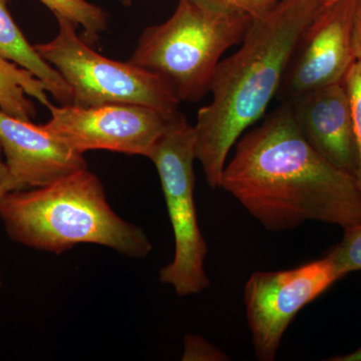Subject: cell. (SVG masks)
I'll return each instance as SVG.
<instances>
[{"instance_id": "ffe728a7", "label": "cell", "mask_w": 361, "mask_h": 361, "mask_svg": "<svg viewBox=\"0 0 361 361\" xmlns=\"http://www.w3.org/2000/svg\"><path fill=\"white\" fill-rule=\"evenodd\" d=\"M353 45L356 61H361V0H356L355 2Z\"/></svg>"}, {"instance_id": "44dd1931", "label": "cell", "mask_w": 361, "mask_h": 361, "mask_svg": "<svg viewBox=\"0 0 361 361\" xmlns=\"http://www.w3.org/2000/svg\"><path fill=\"white\" fill-rule=\"evenodd\" d=\"M330 361H361V348L348 355H336L329 358Z\"/></svg>"}, {"instance_id": "7402d4cb", "label": "cell", "mask_w": 361, "mask_h": 361, "mask_svg": "<svg viewBox=\"0 0 361 361\" xmlns=\"http://www.w3.org/2000/svg\"><path fill=\"white\" fill-rule=\"evenodd\" d=\"M121 4H123V6H130L135 4L137 0H118Z\"/></svg>"}, {"instance_id": "7c38bea8", "label": "cell", "mask_w": 361, "mask_h": 361, "mask_svg": "<svg viewBox=\"0 0 361 361\" xmlns=\"http://www.w3.org/2000/svg\"><path fill=\"white\" fill-rule=\"evenodd\" d=\"M11 0H0V58L13 61L35 75L59 104H71V90L54 66L25 39L9 13Z\"/></svg>"}, {"instance_id": "9c48e42d", "label": "cell", "mask_w": 361, "mask_h": 361, "mask_svg": "<svg viewBox=\"0 0 361 361\" xmlns=\"http://www.w3.org/2000/svg\"><path fill=\"white\" fill-rule=\"evenodd\" d=\"M356 0L322 6L292 52L278 90L281 103H290L311 90L343 82L355 63L353 45Z\"/></svg>"}, {"instance_id": "8fae6325", "label": "cell", "mask_w": 361, "mask_h": 361, "mask_svg": "<svg viewBox=\"0 0 361 361\" xmlns=\"http://www.w3.org/2000/svg\"><path fill=\"white\" fill-rule=\"evenodd\" d=\"M287 104L310 146L334 167L355 177L357 149L343 82L311 90Z\"/></svg>"}, {"instance_id": "4fadbf2b", "label": "cell", "mask_w": 361, "mask_h": 361, "mask_svg": "<svg viewBox=\"0 0 361 361\" xmlns=\"http://www.w3.org/2000/svg\"><path fill=\"white\" fill-rule=\"evenodd\" d=\"M30 97L44 106L51 104L44 85L30 71L0 58V110L23 121L37 116Z\"/></svg>"}, {"instance_id": "5b68a950", "label": "cell", "mask_w": 361, "mask_h": 361, "mask_svg": "<svg viewBox=\"0 0 361 361\" xmlns=\"http://www.w3.org/2000/svg\"><path fill=\"white\" fill-rule=\"evenodd\" d=\"M195 142L194 126L177 111L146 157L153 161L160 178L175 239L174 258L160 269L159 279L180 297L201 293L210 286L204 267L208 245L195 204Z\"/></svg>"}, {"instance_id": "ac0fdd59", "label": "cell", "mask_w": 361, "mask_h": 361, "mask_svg": "<svg viewBox=\"0 0 361 361\" xmlns=\"http://www.w3.org/2000/svg\"><path fill=\"white\" fill-rule=\"evenodd\" d=\"M183 360H229L228 355L221 349L216 348L203 337L189 334L185 339Z\"/></svg>"}, {"instance_id": "3957f363", "label": "cell", "mask_w": 361, "mask_h": 361, "mask_svg": "<svg viewBox=\"0 0 361 361\" xmlns=\"http://www.w3.org/2000/svg\"><path fill=\"white\" fill-rule=\"evenodd\" d=\"M0 220L16 243L58 255L80 244L135 259L153 249L142 228L111 208L103 183L89 168L47 186L6 194L0 200Z\"/></svg>"}, {"instance_id": "8992f818", "label": "cell", "mask_w": 361, "mask_h": 361, "mask_svg": "<svg viewBox=\"0 0 361 361\" xmlns=\"http://www.w3.org/2000/svg\"><path fill=\"white\" fill-rule=\"evenodd\" d=\"M54 39L35 44L42 58L61 73L71 90V104L97 106L130 104L170 116L180 102L164 80L129 61H114L94 51L78 37L73 23L56 20Z\"/></svg>"}, {"instance_id": "2e32d148", "label": "cell", "mask_w": 361, "mask_h": 361, "mask_svg": "<svg viewBox=\"0 0 361 361\" xmlns=\"http://www.w3.org/2000/svg\"><path fill=\"white\" fill-rule=\"evenodd\" d=\"M343 84L348 90L353 114L356 149H357V169L355 175L356 185L361 192V61H356L346 73Z\"/></svg>"}, {"instance_id": "ba28073f", "label": "cell", "mask_w": 361, "mask_h": 361, "mask_svg": "<svg viewBox=\"0 0 361 361\" xmlns=\"http://www.w3.org/2000/svg\"><path fill=\"white\" fill-rule=\"evenodd\" d=\"M45 130L71 149L85 155L94 149L129 156H148L167 129L170 116L141 104L97 106L51 104Z\"/></svg>"}, {"instance_id": "277c9868", "label": "cell", "mask_w": 361, "mask_h": 361, "mask_svg": "<svg viewBox=\"0 0 361 361\" xmlns=\"http://www.w3.org/2000/svg\"><path fill=\"white\" fill-rule=\"evenodd\" d=\"M252 23L245 14L179 0L167 20L145 28L128 61L160 77L180 102L197 103L210 92L223 54L242 44Z\"/></svg>"}, {"instance_id": "6da1fadb", "label": "cell", "mask_w": 361, "mask_h": 361, "mask_svg": "<svg viewBox=\"0 0 361 361\" xmlns=\"http://www.w3.org/2000/svg\"><path fill=\"white\" fill-rule=\"evenodd\" d=\"M221 188L269 231L295 229L307 221L342 229L361 222L355 177L310 146L287 103L241 135Z\"/></svg>"}, {"instance_id": "52a82bcc", "label": "cell", "mask_w": 361, "mask_h": 361, "mask_svg": "<svg viewBox=\"0 0 361 361\" xmlns=\"http://www.w3.org/2000/svg\"><path fill=\"white\" fill-rule=\"evenodd\" d=\"M342 278L327 256L292 269L254 272L244 301L256 357L274 360L296 315Z\"/></svg>"}, {"instance_id": "e0dca14e", "label": "cell", "mask_w": 361, "mask_h": 361, "mask_svg": "<svg viewBox=\"0 0 361 361\" xmlns=\"http://www.w3.org/2000/svg\"><path fill=\"white\" fill-rule=\"evenodd\" d=\"M202 6L228 13L245 14L253 20L272 11L280 0H192Z\"/></svg>"}, {"instance_id": "7a4b0ae2", "label": "cell", "mask_w": 361, "mask_h": 361, "mask_svg": "<svg viewBox=\"0 0 361 361\" xmlns=\"http://www.w3.org/2000/svg\"><path fill=\"white\" fill-rule=\"evenodd\" d=\"M322 7L320 0H280L253 20L241 47L217 66L212 101L194 126L196 160L212 189L221 188L233 147L276 97L294 47Z\"/></svg>"}, {"instance_id": "d6986e66", "label": "cell", "mask_w": 361, "mask_h": 361, "mask_svg": "<svg viewBox=\"0 0 361 361\" xmlns=\"http://www.w3.org/2000/svg\"><path fill=\"white\" fill-rule=\"evenodd\" d=\"M20 190L18 183L14 180L11 171L7 167L6 160L4 159V152L0 146V200L6 196V194L13 191Z\"/></svg>"}, {"instance_id": "603a6c76", "label": "cell", "mask_w": 361, "mask_h": 361, "mask_svg": "<svg viewBox=\"0 0 361 361\" xmlns=\"http://www.w3.org/2000/svg\"><path fill=\"white\" fill-rule=\"evenodd\" d=\"M341 1V0H320L322 2V6H330V4H336V2Z\"/></svg>"}, {"instance_id": "9a60e30c", "label": "cell", "mask_w": 361, "mask_h": 361, "mask_svg": "<svg viewBox=\"0 0 361 361\" xmlns=\"http://www.w3.org/2000/svg\"><path fill=\"white\" fill-rule=\"evenodd\" d=\"M343 231V238L325 256L334 263L344 278L349 273L361 270V222Z\"/></svg>"}, {"instance_id": "cb8c5ba5", "label": "cell", "mask_w": 361, "mask_h": 361, "mask_svg": "<svg viewBox=\"0 0 361 361\" xmlns=\"http://www.w3.org/2000/svg\"><path fill=\"white\" fill-rule=\"evenodd\" d=\"M1 286H2V282H1V279H0V289H1Z\"/></svg>"}, {"instance_id": "5bb4252c", "label": "cell", "mask_w": 361, "mask_h": 361, "mask_svg": "<svg viewBox=\"0 0 361 361\" xmlns=\"http://www.w3.org/2000/svg\"><path fill=\"white\" fill-rule=\"evenodd\" d=\"M54 13L56 20H66L82 27L87 44H96L108 27V14L101 6L87 0H39Z\"/></svg>"}, {"instance_id": "30bf717a", "label": "cell", "mask_w": 361, "mask_h": 361, "mask_svg": "<svg viewBox=\"0 0 361 361\" xmlns=\"http://www.w3.org/2000/svg\"><path fill=\"white\" fill-rule=\"evenodd\" d=\"M0 146L20 190L47 186L89 168L84 155L59 141L42 125L0 110Z\"/></svg>"}]
</instances>
